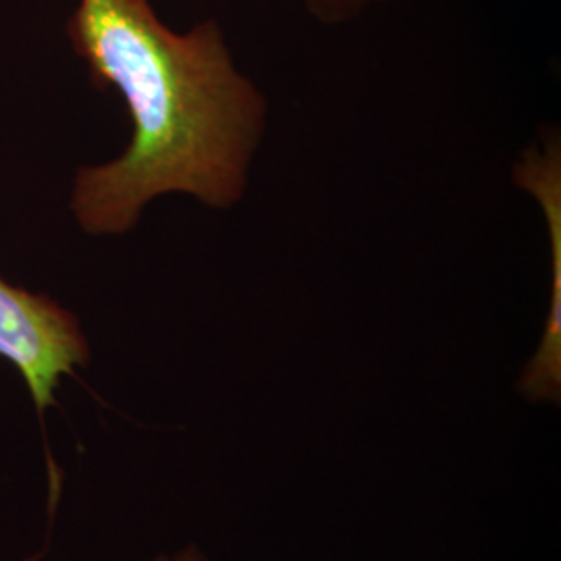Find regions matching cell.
Returning <instances> with one entry per match:
<instances>
[{"instance_id": "1", "label": "cell", "mask_w": 561, "mask_h": 561, "mask_svg": "<svg viewBox=\"0 0 561 561\" xmlns=\"http://www.w3.org/2000/svg\"><path fill=\"white\" fill-rule=\"evenodd\" d=\"M65 34L99 90H115L131 138L81 167L69 208L88 236H123L162 196L236 208L261 150L268 101L233 59L221 23L169 27L152 0H78Z\"/></svg>"}, {"instance_id": "2", "label": "cell", "mask_w": 561, "mask_h": 561, "mask_svg": "<svg viewBox=\"0 0 561 561\" xmlns=\"http://www.w3.org/2000/svg\"><path fill=\"white\" fill-rule=\"evenodd\" d=\"M0 360L20 373L42 414L55 403L60 381L88 364L90 343L59 301L0 275Z\"/></svg>"}, {"instance_id": "3", "label": "cell", "mask_w": 561, "mask_h": 561, "mask_svg": "<svg viewBox=\"0 0 561 561\" xmlns=\"http://www.w3.org/2000/svg\"><path fill=\"white\" fill-rule=\"evenodd\" d=\"M514 183L541 206L551 262V294L541 343L520 377V393L530 401L558 403L561 391V144L549 138L524 150L512 171Z\"/></svg>"}, {"instance_id": "4", "label": "cell", "mask_w": 561, "mask_h": 561, "mask_svg": "<svg viewBox=\"0 0 561 561\" xmlns=\"http://www.w3.org/2000/svg\"><path fill=\"white\" fill-rule=\"evenodd\" d=\"M304 11L321 21L322 25H345L352 21L360 20L373 9L385 4H396L401 0H298Z\"/></svg>"}, {"instance_id": "5", "label": "cell", "mask_w": 561, "mask_h": 561, "mask_svg": "<svg viewBox=\"0 0 561 561\" xmlns=\"http://www.w3.org/2000/svg\"><path fill=\"white\" fill-rule=\"evenodd\" d=\"M154 561H208L204 558V553H201L196 547H185V549H181L178 553H173V556H161V558H157Z\"/></svg>"}]
</instances>
